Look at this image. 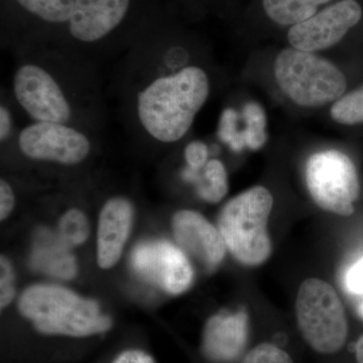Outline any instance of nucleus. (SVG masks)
<instances>
[{"label":"nucleus","mask_w":363,"mask_h":363,"mask_svg":"<svg viewBox=\"0 0 363 363\" xmlns=\"http://www.w3.org/2000/svg\"><path fill=\"white\" fill-rule=\"evenodd\" d=\"M209 90L207 74L199 67L157 78L138 95L140 123L160 142H178L190 130Z\"/></svg>","instance_id":"obj_1"},{"label":"nucleus","mask_w":363,"mask_h":363,"mask_svg":"<svg viewBox=\"0 0 363 363\" xmlns=\"http://www.w3.org/2000/svg\"><path fill=\"white\" fill-rule=\"evenodd\" d=\"M18 308L45 335L88 337L111 328V318L102 314L96 302L79 297L58 286H30L21 296Z\"/></svg>","instance_id":"obj_2"},{"label":"nucleus","mask_w":363,"mask_h":363,"mask_svg":"<svg viewBox=\"0 0 363 363\" xmlns=\"http://www.w3.org/2000/svg\"><path fill=\"white\" fill-rule=\"evenodd\" d=\"M274 198L266 187L255 186L235 196L222 208L218 230L234 259L247 267H259L271 257L267 231Z\"/></svg>","instance_id":"obj_3"},{"label":"nucleus","mask_w":363,"mask_h":363,"mask_svg":"<svg viewBox=\"0 0 363 363\" xmlns=\"http://www.w3.org/2000/svg\"><path fill=\"white\" fill-rule=\"evenodd\" d=\"M274 76L286 96L307 108L337 101L347 87L345 76L330 61L294 48L279 52Z\"/></svg>","instance_id":"obj_4"},{"label":"nucleus","mask_w":363,"mask_h":363,"mask_svg":"<svg viewBox=\"0 0 363 363\" xmlns=\"http://www.w3.org/2000/svg\"><path fill=\"white\" fill-rule=\"evenodd\" d=\"M298 329L310 347L322 354L342 350L348 336L345 309L333 286L323 279H307L296 298Z\"/></svg>","instance_id":"obj_5"},{"label":"nucleus","mask_w":363,"mask_h":363,"mask_svg":"<svg viewBox=\"0 0 363 363\" xmlns=\"http://www.w3.org/2000/svg\"><path fill=\"white\" fill-rule=\"evenodd\" d=\"M305 174L318 207L340 216L353 214L360 186L357 168L347 155L336 150L316 152L308 160Z\"/></svg>","instance_id":"obj_6"},{"label":"nucleus","mask_w":363,"mask_h":363,"mask_svg":"<svg viewBox=\"0 0 363 363\" xmlns=\"http://www.w3.org/2000/svg\"><path fill=\"white\" fill-rule=\"evenodd\" d=\"M13 92L21 106L37 123H68L71 107L63 91L44 69L21 66L13 78Z\"/></svg>","instance_id":"obj_7"},{"label":"nucleus","mask_w":363,"mask_h":363,"mask_svg":"<svg viewBox=\"0 0 363 363\" xmlns=\"http://www.w3.org/2000/svg\"><path fill=\"white\" fill-rule=\"evenodd\" d=\"M18 145L30 159L76 164L84 161L91 150L87 136L64 123H35L18 136Z\"/></svg>","instance_id":"obj_8"},{"label":"nucleus","mask_w":363,"mask_h":363,"mask_svg":"<svg viewBox=\"0 0 363 363\" xmlns=\"http://www.w3.org/2000/svg\"><path fill=\"white\" fill-rule=\"evenodd\" d=\"M362 16V6L357 0H340L309 20L293 26L288 40L294 49L300 51H323L338 44Z\"/></svg>","instance_id":"obj_9"},{"label":"nucleus","mask_w":363,"mask_h":363,"mask_svg":"<svg viewBox=\"0 0 363 363\" xmlns=\"http://www.w3.org/2000/svg\"><path fill=\"white\" fill-rule=\"evenodd\" d=\"M136 272L172 295L187 291L194 278L185 253L168 241H152L136 247L133 253Z\"/></svg>","instance_id":"obj_10"},{"label":"nucleus","mask_w":363,"mask_h":363,"mask_svg":"<svg viewBox=\"0 0 363 363\" xmlns=\"http://www.w3.org/2000/svg\"><path fill=\"white\" fill-rule=\"evenodd\" d=\"M173 230L180 247L207 269H215L224 259L227 247L220 231L198 212H177Z\"/></svg>","instance_id":"obj_11"},{"label":"nucleus","mask_w":363,"mask_h":363,"mask_svg":"<svg viewBox=\"0 0 363 363\" xmlns=\"http://www.w3.org/2000/svg\"><path fill=\"white\" fill-rule=\"evenodd\" d=\"M248 341V316L245 310L221 312L208 320L202 337L205 357L213 363H233Z\"/></svg>","instance_id":"obj_12"},{"label":"nucleus","mask_w":363,"mask_h":363,"mask_svg":"<svg viewBox=\"0 0 363 363\" xmlns=\"http://www.w3.org/2000/svg\"><path fill=\"white\" fill-rule=\"evenodd\" d=\"M130 0H76L69 28L81 42L104 39L123 21Z\"/></svg>","instance_id":"obj_13"},{"label":"nucleus","mask_w":363,"mask_h":363,"mask_svg":"<svg viewBox=\"0 0 363 363\" xmlns=\"http://www.w3.org/2000/svg\"><path fill=\"white\" fill-rule=\"evenodd\" d=\"M133 218V205L125 198H113L102 208L97 240L98 264L102 269H111L121 259Z\"/></svg>","instance_id":"obj_14"},{"label":"nucleus","mask_w":363,"mask_h":363,"mask_svg":"<svg viewBox=\"0 0 363 363\" xmlns=\"http://www.w3.org/2000/svg\"><path fill=\"white\" fill-rule=\"evenodd\" d=\"M68 245L47 231L40 233L30 257V264L37 271L56 278L69 279L75 277L77 264Z\"/></svg>","instance_id":"obj_15"},{"label":"nucleus","mask_w":363,"mask_h":363,"mask_svg":"<svg viewBox=\"0 0 363 363\" xmlns=\"http://www.w3.org/2000/svg\"><path fill=\"white\" fill-rule=\"evenodd\" d=\"M200 171L188 168L184 171V179L196 185L198 195L204 201L220 202L228 193V177L225 167L218 160L208 161L206 166Z\"/></svg>","instance_id":"obj_16"},{"label":"nucleus","mask_w":363,"mask_h":363,"mask_svg":"<svg viewBox=\"0 0 363 363\" xmlns=\"http://www.w3.org/2000/svg\"><path fill=\"white\" fill-rule=\"evenodd\" d=\"M330 0H262L264 11L272 21L281 26H295L309 20L318 6Z\"/></svg>","instance_id":"obj_17"},{"label":"nucleus","mask_w":363,"mask_h":363,"mask_svg":"<svg viewBox=\"0 0 363 363\" xmlns=\"http://www.w3.org/2000/svg\"><path fill=\"white\" fill-rule=\"evenodd\" d=\"M28 13L48 23H62L70 21L76 0H16Z\"/></svg>","instance_id":"obj_18"},{"label":"nucleus","mask_w":363,"mask_h":363,"mask_svg":"<svg viewBox=\"0 0 363 363\" xmlns=\"http://www.w3.org/2000/svg\"><path fill=\"white\" fill-rule=\"evenodd\" d=\"M242 117L245 119V138L247 147L250 150H257L266 145L267 118L264 109L259 104L250 102L243 107Z\"/></svg>","instance_id":"obj_19"},{"label":"nucleus","mask_w":363,"mask_h":363,"mask_svg":"<svg viewBox=\"0 0 363 363\" xmlns=\"http://www.w3.org/2000/svg\"><path fill=\"white\" fill-rule=\"evenodd\" d=\"M59 230L60 238L68 247H77L89 238V221L81 210H68L60 220Z\"/></svg>","instance_id":"obj_20"},{"label":"nucleus","mask_w":363,"mask_h":363,"mask_svg":"<svg viewBox=\"0 0 363 363\" xmlns=\"http://www.w3.org/2000/svg\"><path fill=\"white\" fill-rule=\"evenodd\" d=\"M331 117L345 125L363 123V87L339 98L332 106Z\"/></svg>","instance_id":"obj_21"},{"label":"nucleus","mask_w":363,"mask_h":363,"mask_svg":"<svg viewBox=\"0 0 363 363\" xmlns=\"http://www.w3.org/2000/svg\"><path fill=\"white\" fill-rule=\"evenodd\" d=\"M238 111L233 108H226L222 112L219 123L218 136L222 143L228 145L233 152H240L247 147L245 131L238 130Z\"/></svg>","instance_id":"obj_22"},{"label":"nucleus","mask_w":363,"mask_h":363,"mask_svg":"<svg viewBox=\"0 0 363 363\" xmlns=\"http://www.w3.org/2000/svg\"><path fill=\"white\" fill-rule=\"evenodd\" d=\"M242 363H294L288 352L274 344L264 342L248 351Z\"/></svg>","instance_id":"obj_23"},{"label":"nucleus","mask_w":363,"mask_h":363,"mask_svg":"<svg viewBox=\"0 0 363 363\" xmlns=\"http://www.w3.org/2000/svg\"><path fill=\"white\" fill-rule=\"evenodd\" d=\"M0 307L1 310L11 304L16 295L13 267L6 257L0 259Z\"/></svg>","instance_id":"obj_24"},{"label":"nucleus","mask_w":363,"mask_h":363,"mask_svg":"<svg viewBox=\"0 0 363 363\" xmlns=\"http://www.w3.org/2000/svg\"><path fill=\"white\" fill-rule=\"evenodd\" d=\"M208 157H209V152L204 143L195 140L186 147V161L188 162L189 168L194 171H200L206 166Z\"/></svg>","instance_id":"obj_25"},{"label":"nucleus","mask_w":363,"mask_h":363,"mask_svg":"<svg viewBox=\"0 0 363 363\" xmlns=\"http://www.w3.org/2000/svg\"><path fill=\"white\" fill-rule=\"evenodd\" d=\"M345 284L350 292L363 295V257L350 267L346 274Z\"/></svg>","instance_id":"obj_26"},{"label":"nucleus","mask_w":363,"mask_h":363,"mask_svg":"<svg viewBox=\"0 0 363 363\" xmlns=\"http://www.w3.org/2000/svg\"><path fill=\"white\" fill-rule=\"evenodd\" d=\"M14 194L11 185L2 179L0 181V219L6 220L13 212L14 207Z\"/></svg>","instance_id":"obj_27"},{"label":"nucleus","mask_w":363,"mask_h":363,"mask_svg":"<svg viewBox=\"0 0 363 363\" xmlns=\"http://www.w3.org/2000/svg\"><path fill=\"white\" fill-rule=\"evenodd\" d=\"M112 363H156L152 355L140 350H128L121 352Z\"/></svg>","instance_id":"obj_28"},{"label":"nucleus","mask_w":363,"mask_h":363,"mask_svg":"<svg viewBox=\"0 0 363 363\" xmlns=\"http://www.w3.org/2000/svg\"><path fill=\"white\" fill-rule=\"evenodd\" d=\"M13 128V121H11V112L6 107H0V140L1 142L9 138Z\"/></svg>","instance_id":"obj_29"},{"label":"nucleus","mask_w":363,"mask_h":363,"mask_svg":"<svg viewBox=\"0 0 363 363\" xmlns=\"http://www.w3.org/2000/svg\"><path fill=\"white\" fill-rule=\"evenodd\" d=\"M355 358L357 363H363V334L355 343Z\"/></svg>","instance_id":"obj_30"},{"label":"nucleus","mask_w":363,"mask_h":363,"mask_svg":"<svg viewBox=\"0 0 363 363\" xmlns=\"http://www.w3.org/2000/svg\"><path fill=\"white\" fill-rule=\"evenodd\" d=\"M358 315L363 320V302L360 304L359 308H358Z\"/></svg>","instance_id":"obj_31"}]
</instances>
